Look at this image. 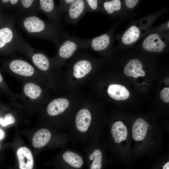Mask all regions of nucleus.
I'll return each instance as SVG.
<instances>
[{"instance_id":"1","label":"nucleus","mask_w":169,"mask_h":169,"mask_svg":"<svg viewBox=\"0 0 169 169\" xmlns=\"http://www.w3.org/2000/svg\"><path fill=\"white\" fill-rule=\"evenodd\" d=\"M20 25L29 35L53 42L56 48L60 44V35L50 23L44 20L36 15H24L19 20Z\"/></svg>"},{"instance_id":"31","label":"nucleus","mask_w":169,"mask_h":169,"mask_svg":"<svg viewBox=\"0 0 169 169\" xmlns=\"http://www.w3.org/2000/svg\"><path fill=\"white\" fill-rule=\"evenodd\" d=\"M169 78L168 77L166 78L164 80V82H165V83L167 85L169 84Z\"/></svg>"},{"instance_id":"12","label":"nucleus","mask_w":169,"mask_h":169,"mask_svg":"<svg viewBox=\"0 0 169 169\" xmlns=\"http://www.w3.org/2000/svg\"><path fill=\"white\" fill-rule=\"evenodd\" d=\"M110 36L108 33L92 38L90 49L97 52H102L108 49L111 44Z\"/></svg>"},{"instance_id":"8","label":"nucleus","mask_w":169,"mask_h":169,"mask_svg":"<svg viewBox=\"0 0 169 169\" xmlns=\"http://www.w3.org/2000/svg\"><path fill=\"white\" fill-rule=\"evenodd\" d=\"M9 67L14 73L24 76H32L34 72L33 67L25 61L15 59L10 63Z\"/></svg>"},{"instance_id":"7","label":"nucleus","mask_w":169,"mask_h":169,"mask_svg":"<svg viewBox=\"0 0 169 169\" xmlns=\"http://www.w3.org/2000/svg\"><path fill=\"white\" fill-rule=\"evenodd\" d=\"M142 47L147 51L160 52L165 48L166 44L158 34L153 33L148 35L144 40Z\"/></svg>"},{"instance_id":"20","label":"nucleus","mask_w":169,"mask_h":169,"mask_svg":"<svg viewBox=\"0 0 169 169\" xmlns=\"http://www.w3.org/2000/svg\"><path fill=\"white\" fill-rule=\"evenodd\" d=\"M62 157L65 162L75 168H80L83 164V160L82 157L78 154L70 151L64 152Z\"/></svg>"},{"instance_id":"28","label":"nucleus","mask_w":169,"mask_h":169,"mask_svg":"<svg viewBox=\"0 0 169 169\" xmlns=\"http://www.w3.org/2000/svg\"><path fill=\"white\" fill-rule=\"evenodd\" d=\"M138 0H126L125 4L129 8H132L135 7L139 2Z\"/></svg>"},{"instance_id":"11","label":"nucleus","mask_w":169,"mask_h":169,"mask_svg":"<svg viewBox=\"0 0 169 169\" xmlns=\"http://www.w3.org/2000/svg\"><path fill=\"white\" fill-rule=\"evenodd\" d=\"M92 68V63L90 60L85 59H79L73 65L74 75L76 78H81L89 74Z\"/></svg>"},{"instance_id":"34","label":"nucleus","mask_w":169,"mask_h":169,"mask_svg":"<svg viewBox=\"0 0 169 169\" xmlns=\"http://www.w3.org/2000/svg\"><path fill=\"white\" fill-rule=\"evenodd\" d=\"M1 148V145H0V149Z\"/></svg>"},{"instance_id":"21","label":"nucleus","mask_w":169,"mask_h":169,"mask_svg":"<svg viewBox=\"0 0 169 169\" xmlns=\"http://www.w3.org/2000/svg\"><path fill=\"white\" fill-rule=\"evenodd\" d=\"M89 159L91 161L90 169H101L102 166L103 154L101 150L95 148L89 154Z\"/></svg>"},{"instance_id":"22","label":"nucleus","mask_w":169,"mask_h":169,"mask_svg":"<svg viewBox=\"0 0 169 169\" xmlns=\"http://www.w3.org/2000/svg\"><path fill=\"white\" fill-rule=\"evenodd\" d=\"M23 89L25 94L32 99H35L38 98L42 92V90L40 87L32 83L26 84L24 85Z\"/></svg>"},{"instance_id":"4","label":"nucleus","mask_w":169,"mask_h":169,"mask_svg":"<svg viewBox=\"0 0 169 169\" xmlns=\"http://www.w3.org/2000/svg\"><path fill=\"white\" fill-rule=\"evenodd\" d=\"M24 40L17 33L14 26V21L9 26L0 29V49L8 46L13 52L19 51Z\"/></svg>"},{"instance_id":"26","label":"nucleus","mask_w":169,"mask_h":169,"mask_svg":"<svg viewBox=\"0 0 169 169\" xmlns=\"http://www.w3.org/2000/svg\"><path fill=\"white\" fill-rule=\"evenodd\" d=\"M15 121V117L11 113L7 114L4 118H0V125L3 127L6 126L9 124H14Z\"/></svg>"},{"instance_id":"29","label":"nucleus","mask_w":169,"mask_h":169,"mask_svg":"<svg viewBox=\"0 0 169 169\" xmlns=\"http://www.w3.org/2000/svg\"><path fill=\"white\" fill-rule=\"evenodd\" d=\"M162 169H169V162L168 161L163 166Z\"/></svg>"},{"instance_id":"13","label":"nucleus","mask_w":169,"mask_h":169,"mask_svg":"<svg viewBox=\"0 0 169 169\" xmlns=\"http://www.w3.org/2000/svg\"><path fill=\"white\" fill-rule=\"evenodd\" d=\"M111 134L115 143H120L126 140L128 130L126 126L121 121L114 122L111 128Z\"/></svg>"},{"instance_id":"14","label":"nucleus","mask_w":169,"mask_h":169,"mask_svg":"<svg viewBox=\"0 0 169 169\" xmlns=\"http://www.w3.org/2000/svg\"><path fill=\"white\" fill-rule=\"evenodd\" d=\"M142 68V64L139 60L131 59L125 66L124 72L126 75L135 78L143 77L145 75V72Z\"/></svg>"},{"instance_id":"6","label":"nucleus","mask_w":169,"mask_h":169,"mask_svg":"<svg viewBox=\"0 0 169 169\" xmlns=\"http://www.w3.org/2000/svg\"><path fill=\"white\" fill-rule=\"evenodd\" d=\"M91 120L92 115L89 110L85 109L80 110L75 119L77 131L81 133H87L90 130Z\"/></svg>"},{"instance_id":"2","label":"nucleus","mask_w":169,"mask_h":169,"mask_svg":"<svg viewBox=\"0 0 169 169\" xmlns=\"http://www.w3.org/2000/svg\"><path fill=\"white\" fill-rule=\"evenodd\" d=\"M62 39L57 49L58 57L63 60L70 58L78 49H90L91 40V39H83L69 35Z\"/></svg>"},{"instance_id":"23","label":"nucleus","mask_w":169,"mask_h":169,"mask_svg":"<svg viewBox=\"0 0 169 169\" xmlns=\"http://www.w3.org/2000/svg\"><path fill=\"white\" fill-rule=\"evenodd\" d=\"M104 10L109 14H112L121 8V3L119 0L105 1L103 4Z\"/></svg>"},{"instance_id":"33","label":"nucleus","mask_w":169,"mask_h":169,"mask_svg":"<svg viewBox=\"0 0 169 169\" xmlns=\"http://www.w3.org/2000/svg\"><path fill=\"white\" fill-rule=\"evenodd\" d=\"M169 22H168L167 23V27H168V28H169Z\"/></svg>"},{"instance_id":"10","label":"nucleus","mask_w":169,"mask_h":169,"mask_svg":"<svg viewBox=\"0 0 169 169\" xmlns=\"http://www.w3.org/2000/svg\"><path fill=\"white\" fill-rule=\"evenodd\" d=\"M19 169H32L33 158L32 153L28 148L23 146L17 151Z\"/></svg>"},{"instance_id":"30","label":"nucleus","mask_w":169,"mask_h":169,"mask_svg":"<svg viewBox=\"0 0 169 169\" xmlns=\"http://www.w3.org/2000/svg\"><path fill=\"white\" fill-rule=\"evenodd\" d=\"M4 135L3 131L0 129V140L2 139L4 137Z\"/></svg>"},{"instance_id":"17","label":"nucleus","mask_w":169,"mask_h":169,"mask_svg":"<svg viewBox=\"0 0 169 169\" xmlns=\"http://www.w3.org/2000/svg\"><path fill=\"white\" fill-rule=\"evenodd\" d=\"M18 12L24 15H36L38 9V0H20L17 8Z\"/></svg>"},{"instance_id":"25","label":"nucleus","mask_w":169,"mask_h":169,"mask_svg":"<svg viewBox=\"0 0 169 169\" xmlns=\"http://www.w3.org/2000/svg\"><path fill=\"white\" fill-rule=\"evenodd\" d=\"M87 12L97 11L99 9L100 1L98 0H85Z\"/></svg>"},{"instance_id":"19","label":"nucleus","mask_w":169,"mask_h":169,"mask_svg":"<svg viewBox=\"0 0 169 169\" xmlns=\"http://www.w3.org/2000/svg\"><path fill=\"white\" fill-rule=\"evenodd\" d=\"M140 34V29L136 26H132L123 35L121 38L122 42L126 45L133 44L138 40Z\"/></svg>"},{"instance_id":"9","label":"nucleus","mask_w":169,"mask_h":169,"mask_svg":"<svg viewBox=\"0 0 169 169\" xmlns=\"http://www.w3.org/2000/svg\"><path fill=\"white\" fill-rule=\"evenodd\" d=\"M149 126V124L143 119L141 118L137 119L132 127L133 139L138 142L144 140L148 134Z\"/></svg>"},{"instance_id":"3","label":"nucleus","mask_w":169,"mask_h":169,"mask_svg":"<svg viewBox=\"0 0 169 169\" xmlns=\"http://www.w3.org/2000/svg\"><path fill=\"white\" fill-rule=\"evenodd\" d=\"M38 9L48 18L59 32L62 39L69 34L65 31L60 20L55 2L53 0H38Z\"/></svg>"},{"instance_id":"24","label":"nucleus","mask_w":169,"mask_h":169,"mask_svg":"<svg viewBox=\"0 0 169 169\" xmlns=\"http://www.w3.org/2000/svg\"><path fill=\"white\" fill-rule=\"evenodd\" d=\"M74 1V0H59V5L57 7L60 16L67 12L70 5Z\"/></svg>"},{"instance_id":"5","label":"nucleus","mask_w":169,"mask_h":169,"mask_svg":"<svg viewBox=\"0 0 169 169\" xmlns=\"http://www.w3.org/2000/svg\"><path fill=\"white\" fill-rule=\"evenodd\" d=\"M87 12L84 0H74L67 12L65 22L67 24L76 25Z\"/></svg>"},{"instance_id":"16","label":"nucleus","mask_w":169,"mask_h":169,"mask_svg":"<svg viewBox=\"0 0 169 169\" xmlns=\"http://www.w3.org/2000/svg\"><path fill=\"white\" fill-rule=\"evenodd\" d=\"M107 92L111 98L117 100H125L130 95L128 90L125 86L118 84L110 85L108 87Z\"/></svg>"},{"instance_id":"27","label":"nucleus","mask_w":169,"mask_h":169,"mask_svg":"<svg viewBox=\"0 0 169 169\" xmlns=\"http://www.w3.org/2000/svg\"><path fill=\"white\" fill-rule=\"evenodd\" d=\"M161 99L166 103L169 102V88H165L161 90L160 94Z\"/></svg>"},{"instance_id":"15","label":"nucleus","mask_w":169,"mask_h":169,"mask_svg":"<svg viewBox=\"0 0 169 169\" xmlns=\"http://www.w3.org/2000/svg\"><path fill=\"white\" fill-rule=\"evenodd\" d=\"M69 102L66 99L59 98L54 99L48 105L47 111L51 116H56L63 112L68 107Z\"/></svg>"},{"instance_id":"18","label":"nucleus","mask_w":169,"mask_h":169,"mask_svg":"<svg viewBox=\"0 0 169 169\" xmlns=\"http://www.w3.org/2000/svg\"><path fill=\"white\" fill-rule=\"evenodd\" d=\"M51 136L50 131L46 129L38 131L34 135L32 140L33 146L36 148H41L46 145Z\"/></svg>"},{"instance_id":"32","label":"nucleus","mask_w":169,"mask_h":169,"mask_svg":"<svg viewBox=\"0 0 169 169\" xmlns=\"http://www.w3.org/2000/svg\"><path fill=\"white\" fill-rule=\"evenodd\" d=\"M3 78L2 76L0 73V83L2 81Z\"/></svg>"}]
</instances>
